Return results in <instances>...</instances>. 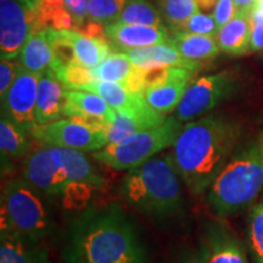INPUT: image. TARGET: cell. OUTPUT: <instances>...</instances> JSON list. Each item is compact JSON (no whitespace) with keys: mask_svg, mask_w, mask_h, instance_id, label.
<instances>
[{"mask_svg":"<svg viewBox=\"0 0 263 263\" xmlns=\"http://www.w3.org/2000/svg\"><path fill=\"white\" fill-rule=\"evenodd\" d=\"M134 223L117 203L88 207L68 226L61 263H146Z\"/></svg>","mask_w":263,"mask_h":263,"instance_id":"cell-1","label":"cell"},{"mask_svg":"<svg viewBox=\"0 0 263 263\" xmlns=\"http://www.w3.org/2000/svg\"><path fill=\"white\" fill-rule=\"evenodd\" d=\"M241 129L234 121L207 115L184 124L174 141L171 159L190 192L209 190L234 154Z\"/></svg>","mask_w":263,"mask_h":263,"instance_id":"cell-2","label":"cell"},{"mask_svg":"<svg viewBox=\"0 0 263 263\" xmlns=\"http://www.w3.org/2000/svg\"><path fill=\"white\" fill-rule=\"evenodd\" d=\"M180 180L171 154L167 153L127 171L120 193L124 201L137 211L163 221L183 212Z\"/></svg>","mask_w":263,"mask_h":263,"instance_id":"cell-3","label":"cell"},{"mask_svg":"<svg viewBox=\"0 0 263 263\" xmlns=\"http://www.w3.org/2000/svg\"><path fill=\"white\" fill-rule=\"evenodd\" d=\"M263 189L262 145L250 144L233 154L207 194V202L219 216L244 211Z\"/></svg>","mask_w":263,"mask_h":263,"instance_id":"cell-4","label":"cell"},{"mask_svg":"<svg viewBox=\"0 0 263 263\" xmlns=\"http://www.w3.org/2000/svg\"><path fill=\"white\" fill-rule=\"evenodd\" d=\"M52 199L24 177L6 183L2 194V233L44 242L55 229Z\"/></svg>","mask_w":263,"mask_h":263,"instance_id":"cell-5","label":"cell"},{"mask_svg":"<svg viewBox=\"0 0 263 263\" xmlns=\"http://www.w3.org/2000/svg\"><path fill=\"white\" fill-rule=\"evenodd\" d=\"M183 128L176 116H168L160 126L140 130L116 144H107L93 153L94 159L115 171H129L172 147Z\"/></svg>","mask_w":263,"mask_h":263,"instance_id":"cell-6","label":"cell"},{"mask_svg":"<svg viewBox=\"0 0 263 263\" xmlns=\"http://www.w3.org/2000/svg\"><path fill=\"white\" fill-rule=\"evenodd\" d=\"M22 177L52 200L61 201L65 209H83L94 193L93 188L71 182L52 146L41 145L31 151L24 162Z\"/></svg>","mask_w":263,"mask_h":263,"instance_id":"cell-7","label":"cell"},{"mask_svg":"<svg viewBox=\"0 0 263 263\" xmlns=\"http://www.w3.org/2000/svg\"><path fill=\"white\" fill-rule=\"evenodd\" d=\"M107 126L80 117H66L34 128L32 138L41 145L95 153L108 144Z\"/></svg>","mask_w":263,"mask_h":263,"instance_id":"cell-8","label":"cell"},{"mask_svg":"<svg viewBox=\"0 0 263 263\" xmlns=\"http://www.w3.org/2000/svg\"><path fill=\"white\" fill-rule=\"evenodd\" d=\"M238 88V80L229 71L201 76L189 84L174 116L183 123L196 120L232 98Z\"/></svg>","mask_w":263,"mask_h":263,"instance_id":"cell-9","label":"cell"},{"mask_svg":"<svg viewBox=\"0 0 263 263\" xmlns=\"http://www.w3.org/2000/svg\"><path fill=\"white\" fill-rule=\"evenodd\" d=\"M35 0H0V55L20 57L26 42L38 29Z\"/></svg>","mask_w":263,"mask_h":263,"instance_id":"cell-10","label":"cell"},{"mask_svg":"<svg viewBox=\"0 0 263 263\" xmlns=\"http://www.w3.org/2000/svg\"><path fill=\"white\" fill-rule=\"evenodd\" d=\"M193 73L195 72L183 67L146 71L144 97L147 104L162 115L174 112L192 83Z\"/></svg>","mask_w":263,"mask_h":263,"instance_id":"cell-11","label":"cell"},{"mask_svg":"<svg viewBox=\"0 0 263 263\" xmlns=\"http://www.w3.org/2000/svg\"><path fill=\"white\" fill-rule=\"evenodd\" d=\"M42 73L26 70L21 66L18 74L10 88L9 93L2 100V116L32 136L38 126L35 120L38 84Z\"/></svg>","mask_w":263,"mask_h":263,"instance_id":"cell-12","label":"cell"},{"mask_svg":"<svg viewBox=\"0 0 263 263\" xmlns=\"http://www.w3.org/2000/svg\"><path fill=\"white\" fill-rule=\"evenodd\" d=\"M83 90L99 94L117 114L123 116L146 117L160 114L147 104L143 93H136L120 83L97 80Z\"/></svg>","mask_w":263,"mask_h":263,"instance_id":"cell-13","label":"cell"},{"mask_svg":"<svg viewBox=\"0 0 263 263\" xmlns=\"http://www.w3.org/2000/svg\"><path fill=\"white\" fill-rule=\"evenodd\" d=\"M106 37L111 45L123 52L132 49L150 47L171 42L168 29L164 26H145L114 22L106 26Z\"/></svg>","mask_w":263,"mask_h":263,"instance_id":"cell-14","label":"cell"},{"mask_svg":"<svg viewBox=\"0 0 263 263\" xmlns=\"http://www.w3.org/2000/svg\"><path fill=\"white\" fill-rule=\"evenodd\" d=\"M95 80L120 83L128 89L143 93L146 85V71L137 67L127 52H111L95 68H91Z\"/></svg>","mask_w":263,"mask_h":263,"instance_id":"cell-15","label":"cell"},{"mask_svg":"<svg viewBox=\"0 0 263 263\" xmlns=\"http://www.w3.org/2000/svg\"><path fill=\"white\" fill-rule=\"evenodd\" d=\"M64 115L66 117H80L107 127H110L117 117L116 111L99 94L67 88L65 94Z\"/></svg>","mask_w":263,"mask_h":263,"instance_id":"cell-16","label":"cell"},{"mask_svg":"<svg viewBox=\"0 0 263 263\" xmlns=\"http://www.w3.org/2000/svg\"><path fill=\"white\" fill-rule=\"evenodd\" d=\"M126 52L137 67L145 71L168 67H183L196 72L201 68V62L186 60L171 42L132 49Z\"/></svg>","mask_w":263,"mask_h":263,"instance_id":"cell-17","label":"cell"},{"mask_svg":"<svg viewBox=\"0 0 263 263\" xmlns=\"http://www.w3.org/2000/svg\"><path fill=\"white\" fill-rule=\"evenodd\" d=\"M66 87L55 72L49 68L43 72L38 84L35 120L38 126L48 124L62 118L65 107Z\"/></svg>","mask_w":263,"mask_h":263,"instance_id":"cell-18","label":"cell"},{"mask_svg":"<svg viewBox=\"0 0 263 263\" xmlns=\"http://www.w3.org/2000/svg\"><path fill=\"white\" fill-rule=\"evenodd\" d=\"M52 34L71 48L76 61L88 68H95L111 54V44L107 39L90 38L77 31L52 29Z\"/></svg>","mask_w":263,"mask_h":263,"instance_id":"cell-19","label":"cell"},{"mask_svg":"<svg viewBox=\"0 0 263 263\" xmlns=\"http://www.w3.org/2000/svg\"><path fill=\"white\" fill-rule=\"evenodd\" d=\"M0 263H52L44 242H35L12 233H2Z\"/></svg>","mask_w":263,"mask_h":263,"instance_id":"cell-20","label":"cell"},{"mask_svg":"<svg viewBox=\"0 0 263 263\" xmlns=\"http://www.w3.org/2000/svg\"><path fill=\"white\" fill-rule=\"evenodd\" d=\"M57 60L54 44L49 28H38L26 42L18 57L22 67L32 72L43 73L52 67Z\"/></svg>","mask_w":263,"mask_h":263,"instance_id":"cell-21","label":"cell"},{"mask_svg":"<svg viewBox=\"0 0 263 263\" xmlns=\"http://www.w3.org/2000/svg\"><path fill=\"white\" fill-rule=\"evenodd\" d=\"M251 14L238 12L228 24L222 26L216 34V41L222 52L232 57H241L250 52L251 41Z\"/></svg>","mask_w":263,"mask_h":263,"instance_id":"cell-22","label":"cell"},{"mask_svg":"<svg viewBox=\"0 0 263 263\" xmlns=\"http://www.w3.org/2000/svg\"><path fill=\"white\" fill-rule=\"evenodd\" d=\"M171 43L186 60L201 62L216 58L221 49L217 44L216 37L212 35L195 34V33L174 32Z\"/></svg>","mask_w":263,"mask_h":263,"instance_id":"cell-23","label":"cell"},{"mask_svg":"<svg viewBox=\"0 0 263 263\" xmlns=\"http://www.w3.org/2000/svg\"><path fill=\"white\" fill-rule=\"evenodd\" d=\"M207 263H249L244 246L232 234L221 228H215L207 239Z\"/></svg>","mask_w":263,"mask_h":263,"instance_id":"cell-24","label":"cell"},{"mask_svg":"<svg viewBox=\"0 0 263 263\" xmlns=\"http://www.w3.org/2000/svg\"><path fill=\"white\" fill-rule=\"evenodd\" d=\"M167 117H168L167 115L162 114H156L146 117H127L117 114L116 120L107 128L108 144L120 143L138 132L160 126L166 121Z\"/></svg>","mask_w":263,"mask_h":263,"instance_id":"cell-25","label":"cell"},{"mask_svg":"<svg viewBox=\"0 0 263 263\" xmlns=\"http://www.w3.org/2000/svg\"><path fill=\"white\" fill-rule=\"evenodd\" d=\"M31 138L32 136L22 130L6 117L2 116V121H0L2 155L11 157V159H18V157L27 155L31 150Z\"/></svg>","mask_w":263,"mask_h":263,"instance_id":"cell-26","label":"cell"},{"mask_svg":"<svg viewBox=\"0 0 263 263\" xmlns=\"http://www.w3.org/2000/svg\"><path fill=\"white\" fill-rule=\"evenodd\" d=\"M116 22L132 25L163 26L160 10L147 0H127Z\"/></svg>","mask_w":263,"mask_h":263,"instance_id":"cell-27","label":"cell"},{"mask_svg":"<svg viewBox=\"0 0 263 263\" xmlns=\"http://www.w3.org/2000/svg\"><path fill=\"white\" fill-rule=\"evenodd\" d=\"M199 10L200 8L196 0H161L160 2L161 16L173 28V31H177Z\"/></svg>","mask_w":263,"mask_h":263,"instance_id":"cell-28","label":"cell"},{"mask_svg":"<svg viewBox=\"0 0 263 263\" xmlns=\"http://www.w3.org/2000/svg\"><path fill=\"white\" fill-rule=\"evenodd\" d=\"M127 0H89L88 15L89 20L103 22L105 25L114 24L122 11Z\"/></svg>","mask_w":263,"mask_h":263,"instance_id":"cell-29","label":"cell"},{"mask_svg":"<svg viewBox=\"0 0 263 263\" xmlns=\"http://www.w3.org/2000/svg\"><path fill=\"white\" fill-rule=\"evenodd\" d=\"M249 241L256 263H263V202L256 206L251 213Z\"/></svg>","mask_w":263,"mask_h":263,"instance_id":"cell-30","label":"cell"},{"mask_svg":"<svg viewBox=\"0 0 263 263\" xmlns=\"http://www.w3.org/2000/svg\"><path fill=\"white\" fill-rule=\"evenodd\" d=\"M218 25L216 24L215 18L212 15L205 14V12L197 11L195 15H193L185 24L174 32H186V33H195V34L203 35H212L216 37L218 32Z\"/></svg>","mask_w":263,"mask_h":263,"instance_id":"cell-31","label":"cell"},{"mask_svg":"<svg viewBox=\"0 0 263 263\" xmlns=\"http://www.w3.org/2000/svg\"><path fill=\"white\" fill-rule=\"evenodd\" d=\"M209 262V246L202 242L196 248H186L171 256L164 263H207Z\"/></svg>","mask_w":263,"mask_h":263,"instance_id":"cell-32","label":"cell"},{"mask_svg":"<svg viewBox=\"0 0 263 263\" xmlns=\"http://www.w3.org/2000/svg\"><path fill=\"white\" fill-rule=\"evenodd\" d=\"M20 62H16L15 59H2L0 61V98L2 100L9 93L10 88L12 87L17 77Z\"/></svg>","mask_w":263,"mask_h":263,"instance_id":"cell-33","label":"cell"},{"mask_svg":"<svg viewBox=\"0 0 263 263\" xmlns=\"http://www.w3.org/2000/svg\"><path fill=\"white\" fill-rule=\"evenodd\" d=\"M251 41H250V52L263 51V11L252 10L251 15Z\"/></svg>","mask_w":263,"mask_h":263,"instance_id":"cell-34","label":"cell"},{"mask_svg":"<svg viewBox=\"0 0 263 263\" xmlns=\"http://www.w3.org/2000/svg\"><path fill=\"white\" fill-rule=\"evenodd\" d=\"M236 14L238 11L234 0H217L215 9L212 10V16L219 28L228 24Z\"/></svg>","mask_w":263,"mask_h":263,"instance_id":"cell-35","label":"cell"},{"mask_svg":"<svg viewBox=\"0 0 263 263\" xmlns=\"http://www.w3.org/2000/svg\"><path fill=\"white\" fill-rule=\"evenodd\" d=\"M81 34L87 35L90 38H99V39H107L106 37V25L103 22L94 21V20H88L83 25L80 26L77 29Z\"/></svg>","mask_w":263,"mask_h":263,"instance_id":"cell-36","label":"cell"},{"mask_svg":"<svg viewBox=\"0 0 263 263\" xmlns=\"http://www.w3.org/2000/svg\"><path fill=\"white\" fill-rule=\"evenodd\" d=\"M236 11L242 12V14H251L254 9L256 0H234Z\"/></svg>","mask_w":263,"mask_h":263,"instance_id":"cell-37","label":"cell"},{"mask_svg":"<svg viewBox=\"0 0 263 263\" xmlns=\"http://www.w3.org/2000/svg\"><path fill=\"white\" fill-rule=\"evenodd\" d=\"M196 3L199 8L203 11H210V10L215 9L217 0H196Z\"/></svg>","mask_w":263,"mask_h":263,"instance_id":"cell-38","label":"cell"},{"mask_svg":"<svg viewBox=\"0 0 263 263\" xmlns=\"http://www.w3.org/2000/svg\"><path fill=\"white\" fill-rule=\"evenodd\" d=\"M262 149H263V143H262Z\"/></svg>","mask_w":263,"mask_h":263,"instance_id":"cell-39","label":"cell"},{"mask_svg":"<svg viewBox=\"0 0 263 263\" xmlns=\"http://www.w3.org/2000/svg\"><path fill=\"white\" fill-rule=\"evenodd\" d=\"M35 2H37V0H35Z\"/></svg>","mask_w":263,"mask_h":263,"instance_id":"cell-40","label":"cell"}]
</instances>
